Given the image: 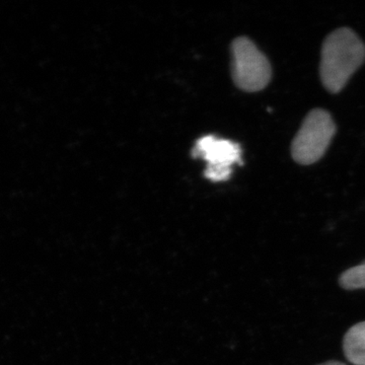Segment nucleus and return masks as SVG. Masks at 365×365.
Masks as SVG:
<instances>
[{
  "mask_svg": "<svg viewBox=\"0 0 365 365\" xmlns=\"http://www.w3.org/2000/svg\"><path fill=\"white\" fill-rule=\"evenodd\" d=\"M193 155L207 162L205 177L213 182L227 180L232 174V165L242 160L239 144L212 135L201 137L197 141Z\"/></svg>",
  "mask_w": 365,
  "mask_h": 365,
  "instance_id": "20e7f679",
  "label": "nucleus"
},
{
  "mask_svg": "<svg viewBox=\"0 0 365 365\" xmlns=\"http://www.w3.org/2000/svg\"><path fill=\"white\" fill-rule=\"evenodd\" d=\"M365 60V46L351 29L341 28L326 38L322 47V83L332 93L344 88Z\"/></svg>",
  "mask_w": 365,
  "mask_h": 365,
  "instance_id": "f257e3e1",
  "label": "nucleus"
},
{
  "mask_svg": "<svg viewBox=\"0 0 365 365\" xmlns=\"http://www.w3.org/2000/svg\"><path fill=\"white\" fill-rule=\"evenodd\" d=\"M319 365H346L342 364V362L335 361V360H332V361L325 362V364H322Z\"/></svg>",
  "mask_w": 365,
  "mask_h": 365,
  "instance_id": "0eeeda50",
  "label": "nucleus"
},
{
  "mask_svg": "<svg viewBox=\"0 0 365 365\" xmlns=\"http://www.w3.org/2000/svg\"><path fill=\"white\" fill-rule=\"evenodd\" d=\"M335 133L336 125L330 113L313 110L304 118L292 141V158L300 165H313L325 155Z\"/></svg>",
  "mask_w": 365,
  "mask_h": 365,
  "instance_id": "f03ea898",
  "label": "nucleus"
},
{
  "mask_svg": "<svg viewBox=\"0 0 365 365\" xmlns=\"http://www.w3.org/2000/svg\"><path fill=\"white\" fill-rule=\"evenodd\" d=\"M343 350L348 361L365 365V322L355 324L345 334Z\"/></svg>",
  "mask_w": 365,
  "mask_h": 365,
  "instance_id": "39448f33",
  "label": "nucleus"
},
{
  "mask_svg": "<svg viewBox=\"0 0 365 365\" xmlns=\"http://www.w3.org/2000/svg\"><path fill=\"white\" fill-rule=\"evenodd\" d=\"M232 76L235 85L242 91H259L270 81L272 71L267 57L258 49L253 41L239 38L232 47Z\"/></svg>",
  "mask_w": 365,
  "mask_h": 365,
  "instance_id": "7ed1b4c3",
  "label": "nucleus"
},
{
  "mask_svg": "<svg viewBox=\"0 0 365 365\" xmlns=\"http://www.w3.org/2000/svg\"><path fill=\"white\" fill-rule=\"evenodd\" d=\"M339 283L346 290L365 289V261L341 274Z\"/></svg>",
  "mask_w": 365,
  "mask_h": 365,
  "instance_id": "423d86ee",
  "label": "nucleus"
}]
</instances>
